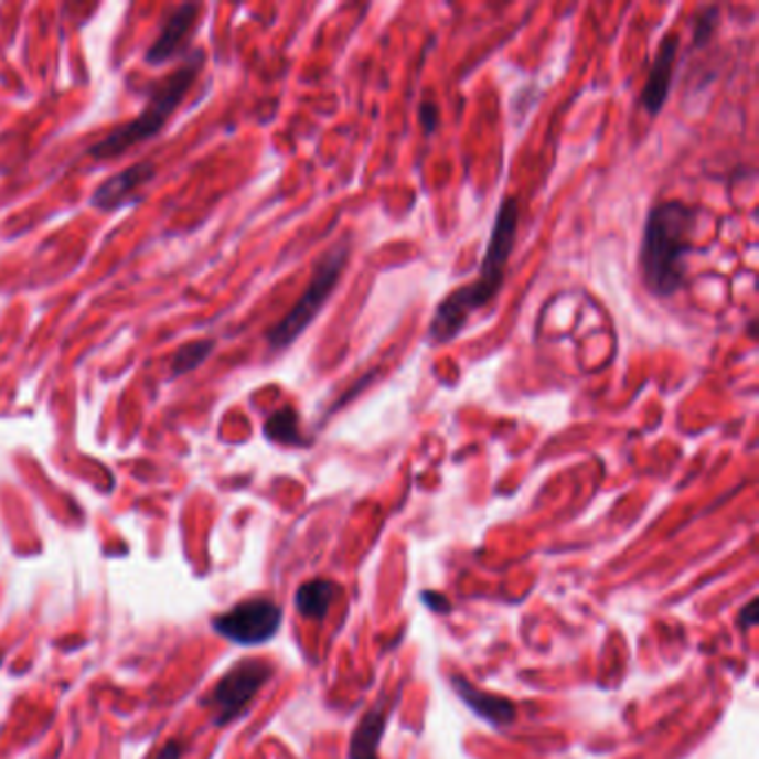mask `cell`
Instances as JSON below:
<instances>
[{"label":"cell","instance_id":"cell-9","mask_svg":"<svg viewBox=\"0 0 759 759\" xmlns=\"http://www.w3.org/2000/svg\"><path fill=\"white\" fill-rule=\"evenodd\" d=\"M199 17V6L196 3H185L181 6L163 25L159 39L154 41V45L148 50L146 61L150 65H161L165 63L170 56L177 54V50L181 47V43L185 41V36L190 34V30L194 28Z\"/></svg>","mask_w":759,"mask_h":759},{"label":"cell","instance_id":"cell-3","mask_svg":"<svg viewBox=\"0 0 759 759\" xmlns=\"http://www.w3.org/2000/svg\"><path fill=\"white\" fill-rule=\"evenodd\" d=\"M350 257V249L348 245H339L334 249H330L328 255L317 264L314 277L308 286V290L303 292V297L297 301V306L268 332V341L272 348H286L290 345L310 323L312 319L319 314V310L323 308V303L328 301V297L332 295V290L336 288L341 272L345 268V261Z\"/></svg>","mask_w":759,"mask_h":759},{"label":"cell","instance_id":"cell-2","mask_svg":"<svg viewBox=\"0 0 759 759\" xmlns=\"http://www.w3.org/2000/svg\"><path fill=\"white\" fill-rule=\"evenodd\" d=\"M199 61L201 58L194 56L183 67L172 72L163 83H159V87L152 92L146 109L137 118H132L130 122H125V125H120V128L111 130L103 141H98L89 150V154L98 161L111 159V157L128 152L130 148L139 146L141 141L159 135L163 130L165 120L172 116V111L177 109L181 98L188 94L190 85L194 83V78L199 74Z\"/></svg>","mask_w":759,"mask_h":759},{"label":"cell","instance_id":"cell-17","mask_svg":"<svg viewBox=\"0 0 759 759\" xmlns=\"http://www.w3.org/2000/svg\"><path fill=\"white\" fill-rule=\"evenodd\" d=\"M757 621H759L757 599H750V601L746 603V608H741V612H739V623H741L744 628H752Z\"/></svg>","mask_w":759,"mask_h":759},{"label":"cell","instance_id":"cell-12","mask_svg":"<svg viewBox=\"0 0 759 759\" xmlns=\"http://www.w3.org/2000/svg\"><path fill=\"white\" fill-rule=\"evenodd\" d=\"M339 595V586L330 579H312L299 586L295 595V606L306 619H323Z\"/></svg>","mask_w":759,"mask_h":759},{"label":"cell","instance_id":"cell-10","mask_svg":"<svg viewBox=\"0 0 759 759\" xmlns=\"http://www.w3.org/2000/svg\"><path fill=\"white\" fill-rule=\"evenodd\" d=\"M157 172V165L146 161V163H137L128 170H122L118 174H114L111 179H107L92 196V205L98 210H111L118 203H122L128 199L130 192H135L139 185H143L146 181H150Z\"/></svg>","mask_w":759,"mask_h":759},{"label":"cell","instance_id":"cell-11","mask_svg":"<svg viewBox=\"0 0 759 759\" xmlns=\"http://www.w3.org/2000/svg\"><path fill=\"white\" fill-rule=\"evenodd\" d=\"M386 730V704L378 702L359 721L350 739V759H378V744Z\"/></svg>","mask_w":759,"mask_h":759},{"label":"cell","instance_id":"cell-19","mask_svg":"<svg viewBox=\"0 0 759 759\" xmlns=\"http://www.w3.org/2000/svg\"><path fill=\"white\" fill-rule=\"evenodd\" d=\"M181 757H183V744L177 739L168 741L157 755V759H181Z\"/></svg>","mask_w":759,"mask_h":759},{"label":"cell","instance_id":"cell-14","mask_svg":"<svg viewBox=\"0 0 759 759\" xmlns=\"http://www.w3.org/2000/svg\"><path fill=\"white\" fill-rule=\"evenodd\" d=\"M212 350H214L212 339H196V341L181 345V350L174 354V361H172V374L192 372L194 367H199V363H203L207 359V354Z\"/></svg>","mask_w":759,"mask_h":759},{"label":"cell","instance_id":"cell-8","mask_svg":"<svg viewBox=\"0 0 759 759\" xmlns=\"http://www.w3.org/2000/svg\"><path fill=\"white\" fill-rule=\"evenodd\" d=\"M677 47H680V39L675 34H666L658 54H655V61H653V67H651V74H649V81H646L644 94H642V103L651 114H658L669 98Z\"/></svg>","mask_w":759,"mask_h":759},{"label":"cell","instance_id":"cell-16","mask_svg":"<svg viewBox=\"0 0 759 759\" xmlns=\"http://www.w3.org/2000/svg\"><path fill=\"white\" fill-rule=\"evenodd\" d=\"M424 603L430 610H435V612H448L452 608L450 601L443 595H437V592H424Z\"/></svg>","mask_w":759,"mask_h":759},{"label":"cell","instance_id":"cell-15","mask_svg":"<svg viewBox=\"0 0 759 759\" xmlns=\"http://www.w3.org/2000/svg\"><path fill=\"white\" fill-rule=\"evenodd\" d=\"M717 23H719V10L717 8H708L695 21V45H704L710 39V34L717 28Z\"/></svg>","mask_w":759,"mask_h":759},{"label":"cell","instance_id":"cell-6","mask_svg":"<svg viewBox=\"0 0 759 759\" xmlns=\"http://www.w3.org/2000/svg\"><path fill=\"white\" fill-rule=\"evenodd\" d=\"M499 288H501V284L479 277L474 284L455 290L437 308L432 323H430V339L437 343H446V341L455 339L463 330V325L468 323L470 314L474 310L483 308L488 301H492L496 297Z\"/></svg>","mask_w":759,"mask_h":759},{"label":"cell","instance_id":"cell-5","mask_svg":"<svg viewBox=\"0 0 759 759\" xmlns=\"http://www.w3.org/2000/svg\"><path fill=\"white\" fill-rule=\"evenodd\" d=\"M284 621L281 606L270 597H249L212 619L214 632L238 646L270 642Z\"/></svg>","mask_w":759,"mask_h":759},{"label":"cell","instance_id":"cell-4","mask_svg":"<svg viewBox=\"0 0 759 759\" xmlns=\"http://www.w3.org/2000/svg\"><path fill=\"white\" fill-rule=\"evenodd\" d=\"M275 669L261 660H245L232 666L205 697L216 726H225L247 713L252 699L259 695Z\"/></svg>","mask_w":759,"mask_h":759},{"label":"cell","instance_id":"cell-1","mask_svg":"<svg viewBox=\"0 0 759 759\" xmlns=\"http://www.w3.org/2000/svg\"><path fill=\"white\" fill-rule=\"evenodd\" d=\"M695 212L682 201H664L649 214L642 243V275L655 297L675 295L686 279L684 257L688 255Z\"/></svg>","mask_w":759,"mask_h":759},{"label":"cell","instance_id":"cell-13","mask_svg":"<svg viewBox=\"0 0 759 759\" xmlns=\"http://www.w3.org/2000/svg\"><path fill=\"white\" fill-rule=\"evenodd\" d=\"M266 435L268 439L277 441V443H288V446H301V432H299V417L292 408H284L279 413H275L268 421H266Z\"/></svg>","mask_w":759,"mask_h":759},{"label":"cell","instance_id":"cell-18","mask_svg":"<svg viewBox=\"0 0 759 759\" xmlns=\"http://www.w3.org/2000/svg\"><path fill=\"white\" fill-rule=\"evenodd\" d=\"M419 116H421V122H424V128H426V132L430 135L435 128H437V118H439V111H437V107L435 105H421V111H419Z\"/></svg>","mask_w":759,"mask_h":759},{"label":"cell","instance_id":"cell-7","mask_svg":"<svg viewBox=\"0 0 759 759\" xmlns=\"http://www.w3.org/2000/svg\"><path fill=\"white\" fill-rule=\"evenodd\" d=\"M450 684H452V691L461 697V702L474 715H479L481 719H485L490 724H496V726L513 724V719L517 717V708H515V704L511 699L499 697V695L488 693V691H481L479 686L470 684L461 675H452Z\"/></svg>","mask_w":759,"mask_h":759}]
</instances>
